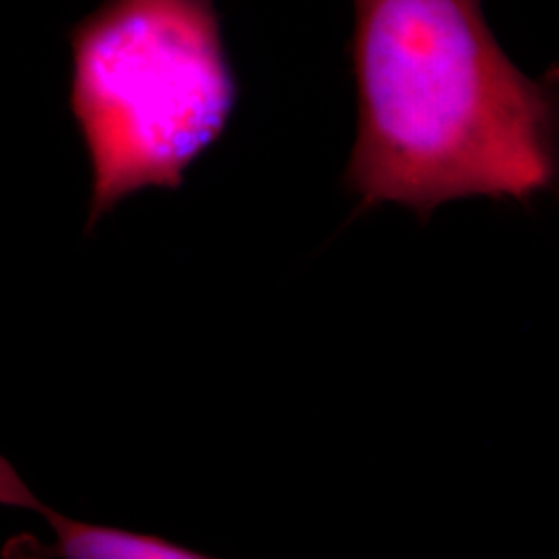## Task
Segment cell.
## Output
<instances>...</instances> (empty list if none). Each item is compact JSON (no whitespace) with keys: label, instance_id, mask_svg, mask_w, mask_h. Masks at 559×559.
<instances>
[{"label":"cell","instance_id":"6da1fadb","mask_svg":"<svg viewBox=\"0 0 559 559\" xmlns=\"http://www.w3.org/2000/svg\"><path fill=\"white\" fill-rule=\"evenodd\" d=\"M359 129L346 185L360 210L429 221L448 201L528 203L558 175L556 85L531 80L489 29L483 0H353Z\"/></svg>","mask_w":559,"mask_h":559},{"label":"cell","instance_id":"7a4b0ae2","mask_svg":"<svg viewBox=\"0 0 559 559\" xmlns=\"http://www.w3.org/2000/svg\"><path fill=\"white\" fill-rule=\"evenodd\" d=\"M71 112L92 162L87 230L143 189L177 191L239 100L212 0H104L69 34Z\"/></svg>","mask_w":559,"mask_h":559},{"label":"cell","instance_id":"3957f363","mask_svg":"<svg viewBox=\"0 0 559 559\" xmlns=\"http://www.w3.org/2000/svg\"><path fill=\"white\" fill-rule=\"evenodd\" d=\"M0 503L38 510L52 524L59 540L52 547H41L29 537H15L2 549L4 558H67V559H198L205 558L177 543L140 535L120 528L94 526L62 519L55 510L44 508L32 491L21 483L11 464L0 459Z\"/></svg>","mask_w":559,"mask_h":559}]
</instances>
